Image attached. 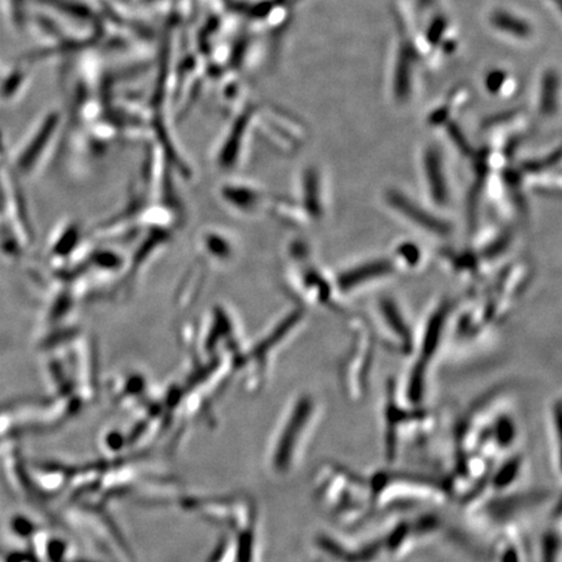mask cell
Masks as SVG:
<instances>
[{
    "label": "cell",
    "instance_id": "cell-1",
    "mask_svg": "<svg viewBox=\"0 0 562 562\" xmlns=\"http://www.w3.org/2000/svg\"><path fill=\"white\" fill-rule=\"evenodd\" d=\"M388 512V518L362 531L360 527L343 531H324L315 547L330 562H400L441 531L434 513L402 515Z\"/></svg>",
    "mask_w": 562,
    "mask_h": 562
},
{
    "label": "cell",
    "instance_id": "cell-2",
    "mask_svg": "<svg viewBox=\"0 0 562 562\" xmlns=\"http://www.w3.org/2000/svg\"><path fill=\"white\" fill-rule=\"evenodd\" d=\"M504 391L489 392L458 422L456 456L478 454L496 465L519 448L521 427Z\"/></svg>",
    "mask_w": 562,
    "mask_h": 562
},
{
    "label": "cell",
    "instance_id": "cell-3",
    "mask_svg": "<svg viewBox=\"0 0 562 562\" xmlns=\"http://www.w3.org/2000/svg\"><path fill=\"white\" fill-rule=\"evenodd\" d=\"M533 281L530 263L506 262L494 275L473 288L470 302L461 310L454 330L462 340H475L504 323Z\"/></svg>",
    "mask_w": 562,
    "mask_h": 562
},
{
    "label": "cell",
    "instance_id": "cell-4",
    "mask_svg": "<svg viewBox=\"0 0 562 562\" xmlns=\"http://www.w3.org/2000/svg\"><path fill=\"white\" fill-rule=\"evenodd\" d=\"M313 497L343 531L357 528L375 515L369 477L334 461H324L315 468Z\"/></svg>",
    "mask_w": 562,
    "mask_h": 562
},
{
    "label": "cell",
    "instance_id": "cell-5",
    "mask_svg": "<svg viewBox=\"0 0 562 562\" xmlns=\"http://www.w3.org/2000/svg\"><path fill=\"white\" fill-rule=\"evenodd\" d=\"M456 311L450 298H441L432 306L424 322L418 327L417 343L411 363L401 379H394L397 397L410 406H429V387L432 370L448 336L449 327L453 323Z\"/></svg>",
    "mask_w": 562,
    "mask_h": 562
},
{
    "label": "cell",
    "instance_id": "cell-6",
    "mask_svg": "<svg viewBox=\"0 0 562 562\" xmlns=\"http://www.w3.org/2000/svg\"><path fill=\"white\" fill-rule=\"evenodd\" d=\"M515 239L517 232L512 225L477 230L464 245L440 246L436 260L450 275L475 288L505 265Z\"/></svg>",
    "mask_w": 562,
    "mask_h": 562
},
{
    "label": "cell",
    "instance_id": "cell-7",
    "mask_svg": "<svg viewBox=\"0 0 562 562\" xmlns=\"http://www.w3.org/2000/svg\"><path fill=\"white\" fill-rule=\"evenodd\" d=\"M392 13L397 38L390 71V93L397 105H408L418 93L422 69L435 64L422 40L418 24H414L409 6L397 0Z\"/></svg>",
    "mask_w": 562,
    "mask_h": 562
},
{
    "label": "cell",
    "instance_id": "cell-8",
    "mask_svg": "<svg viewBox=\"0 0 562 562\" xmlns=\"http://www.w3.org/2000/svg\"><path fill=\"white\" fill-rule=\"evenodd\" d=\"M372 505L376 513L397 510H424L449 501L443 482L411 471L381 468L369 477Z\"/></svg>",
    "mask_w": 562,
    "mask_h": 562
},
{
    "label": "cell",
    "instance_id": "cell-9",
    "mask_svg": "<svg viewBox=\"0 0 562 562\" xmlns=\"http://www.w3.org/2000/svg\"><path fill=\"white\" fill-rule=\"evenodd\" d=\"M380 417L383 450L390 465L408 443L429 436L436 427V415L429 406H410L397 397L394 379L385 384Z\"/></svg>",
    "mask_w": 562,
    "mask_h": 562
},
{
    "label": "cell",
    "instance_id": "cell-10",
    "mask_svg": "<svg viewBox=\"0 0 562 562\" xmlns=\"http://www.w3.org/2000/svg\"><path fill=\"white\" fill-rule=\"evenodd\" d=\"M348 320L350 340L346 354L340 363L339 379L343 394L353 402H358L366 397L370 390L376 346L379 343L369 316L352 313L348 316Z\"/></svg>",
    "mask_w": 562,
    "mask_h": 562
},
{
    "label": "cell",
    "instance_id": "cell-11",
    "mask_svg": "<svg viewBox=\"0 0 562 562\" xmlns=\"http://www.w3.org/2000/svg\"><path fill=\"white\" fill-rule=\"evenodd\" d=\"M320 415L322 406L310 393L301 394L292 404L272 452V466L279 474L292 471L304 457L319 424Z\"/></svg>",
    "mask_w": 562,
    "mask_h": 562
},
{
    "label": "cell",
    "instance_id": "cell-12",
    "mask_svg": "<svg viewBox=\"0 0 562 562\" xmlns=\"http://www.w3.org/2000/svg\"><path fill=\"white\" fill-rule=\"evenodd\" d=\"M295 253V290L304 304L346 318L352 314L346 301L337 292L334 274L316 262L311 249L302 244Z\"/></svg>",
    "mask_w": 562,
    "mask_h": 562
},
{
    "label": "cell",
    "instance_id": "cell-13",
    "mask_svg": "<svg viewBox=\"0 0 562 562\" xmlns=\"http://www.w3.org/2000/svg\"><path fill=\"white\" fill-rule=\"evenodd\" d=\"M383 205L396 219L422 236L435 241H449L456 225L444 212L435 210L422 198H415L400 186H388L381 195Z\"/></svg>",
    "mask_w": 562,
    "mask_h": 562
},
{
    "label": "cell",
    "instance_id": "cell-14",
    "mask_svg": "<svg viewBox=\"0 0 562 562\" xmlns=\"http://www.w3.org/2000/svg\"><path fill=\"white\" fill-rule=\"evenodd\" d=\"M378 343L388 352L410 358L417 343L418 327L411 320L406 307L393 295H380L374 302L369 316Z\"/></svg>",
    "mask_w": 562,
    "mask_h": 562
},
{
    "label": "cell",
    "instance_id": "cell-15",
    "mask_svg": "<svg viewBox=\"0 0 562 562\" xmlns=\"http://www.w3.org/2000/svg\"><path fill=\"white\" fill-rule=\"evenodd\" d=\"M418 167L422 200L440 212L449 210L454 202V189L448 161L440 145L429 142L420 149Z\"/></svg>",
    "mask_w": 562,
    "mask_h": 562
},
{
    "label": "cell",
    "instance_id": "cell-16",
    "mask_svg": "<svg viewBox=\"0 0 562 562\" xmlns=\"http://www.w3.org/2000/svg\"><path fill=\"white\" fill-rule=\"evenodd\" d=\"M300 191L298 202L286 205L288 218L302 227H315L324 223L330 214L331 194L327 177L318 165H307L302 172Z\"/></svg>",
    "mask_w": 562,
    "mask_h": 562
},
{
    "label": "cell",
    "instance_id": "cell-17",
    "mask_svg": "<svg viewBox=\"0 0 562 562\" xmlns=\"http://www.w3.org/2000/svg\"><path fill=\"white\" fill-rule=\"evenodd\" d=\"M397 275L400 274L390 254H387L357 260L334 272V279L337 292L346 301L349 297L383 284Z\"/></svg>",
    "mask_w": 562,
    "mask_h": 562
},
{
    "label": "cell",
    "instance_id": "cell-18",
    "mask_svg": "<svg viewBox=\"0 0 562 562\" xmlns=\"http://www.w3.org/2000/svg\"><path fill=\"white\" fill-rule=\"evenodd\" d=\"M486 22L494 34L512 43L527 45L536 37L534 21L512 7L497 6L491 8L487 13Z\"/></svg>",
    "mask_w": 562,
    "mask_h": 562
},
{
    "label": "cell",
    "instance_id": "cell-19",
    "mask_svg": "<svg viewBox=\"0 0 562 562\" xmlns=\"http://www.w3.org/2000/svg\"><path fill=\"white\" fill-rule=\"evenodd\" d=\"M491 553L494 562H536L528 538L515 521L501 526L494 539Z\"/></svg>",
    "mask_w": 562,
    "mask_h": 562
},
{
    "label": "cell",
    "instance_id": "cell-20",
    "mask_svg": "<svg viewBox=\"0 0 562 562\" xmlns=\"http://www.w3.org/2000/svg\"><path fill=\"white\" fill-rule=\"evenodd\" d=\"M536 114L545 121H552L561 112V77L557 68L548 67L540 73L536 96Z\"/></svg>",
    "mask_w": 562,
    "mask_h": 562
},
{
    "label": "cell",
    "instance_id": "cell-21",
    "mask_svg": "<svg viewBox=\"0 0 562 562\" xmlns=\"http://www.w3.org/2000/svg\"><path fill=\"white\" fill-rule=\"evenodd\" d=\"M470 101V90L467 86L457 85L449 90L447 96H444L436 105L431 108L427 114V125L432 129L441 131L444 126L457 121L461 111L466 107Z\"/></svg>",
    "mask_w": 562,
    "mask_h": 562
},
{
    "label": "cell",
    "instance_id": "cell-22",
    "mask_svg": "<svg viewBox=\"0 0 562 562\" xmlns=\"http://www.w3.org/2000/svg\"><path fill=\"white\" fill-rule=\"evenodd\" d=\"M561 397L557 396L545 413V436L548 457L554 480L561 483Z\"/></svg>",
    "mask_w": 562,
    "mask_h": 562
},
{
    "label": "cell",
    "instance_id": "cell-23",
    "mask_svg": "<svg viewBox=\"0 0 562 562\" xmlns=\"http://www.w3.org/2000/svg\"><path fill=\"white\" fill-rule=\"evenodd\" d=\"M390 257L392 258L399 274L417 272L424 266L427 260L426 251L422 249L418 242L413 239L399 241L392 248Z\"/></svg>",
    "mask_w": 562,
    "mask_h": 562
},
{
    "label": "cell",
    "instance_id": "cell-24",
    "mask_svg": "<svg viewBox=\"0 0 562 562\" xmlns=\"http://www.w3.org/2000/svg\"><path fill=\"white\" fill-rule=\"evenodd\" d=\"M483 87L487 96L500 101H509L517 96L519 85L513 72L506 68L494 67L488 69L483 77Z\"/></svg>",
    "mask_w": 562,
    "mask_h": 562
},
{
    "label": "cell",
    "instance_id": "cell-25",
    "mask_svg": "<svg viewBox=\"0 0 562 562\" xmlns=\"http://www.w3.org/2000/svg\"><path fill=\"white\" fill-rule=\"evenodd\" d=\"M545 6L553 12L556 19L561 20L562 17V0H543Z\"/></svg>",
    "mask_w": 562,
    "mask_h": 562
}]
</instances>
